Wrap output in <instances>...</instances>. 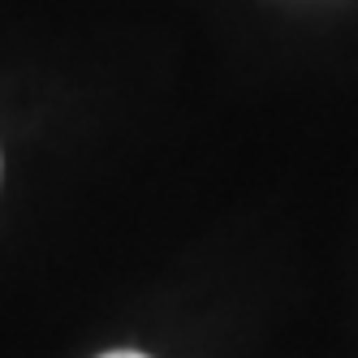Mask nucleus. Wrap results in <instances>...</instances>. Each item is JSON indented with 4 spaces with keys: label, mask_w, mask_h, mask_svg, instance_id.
Wrapping results in <instances>:
<instances>
[{
    "label": "nucleus",
    "mask_w": 358,
    "mask_h": 358,
    "mask_svg": "<svg viewBox=\"0 0 358 358\" xmlns=\"http://www.w3.org/2000/svg\"><path fill=\"white\" fill-rule=\"evenodd\" d=\"M104 358H147V354H134V350H113V354H104Z\"/></svg>",
    "instance_id": "nucleus-1"
}]
</instances>
